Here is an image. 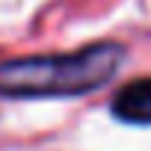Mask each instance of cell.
Segmentation results:
<instances>
[{
    "label": "cell",
    "instance_id": "cell-1",
    "mask_svg": "<svg viewBox=\"0 0 151 151\" xmlns=\"http://www.w3.org/2000/svg\"><path fill=\"white\" fill-rule=\"evenodd\" d=\"M124 59L122 45L98 42L59 56H24L0 62V95L9 98H68L104 86Z\"/></svg>",
    "mask_w": 151,
    "mask_h": 151
},
{
    "label": "cell",
    "instance_id": "cell-2",
    "mask_svg": "<svg viewBox=\"0 0 151 151\" xmlns=\"http://www.w3.org/2000/svg\"><path fill=\"white\" fill-rule=\"evenodd\" d=\"M113 113L130 124H151V77L130 80L113 98Z\"/></svg>",
    "mask_w": 151,
    "mask_h": 151
}]
</instances>
